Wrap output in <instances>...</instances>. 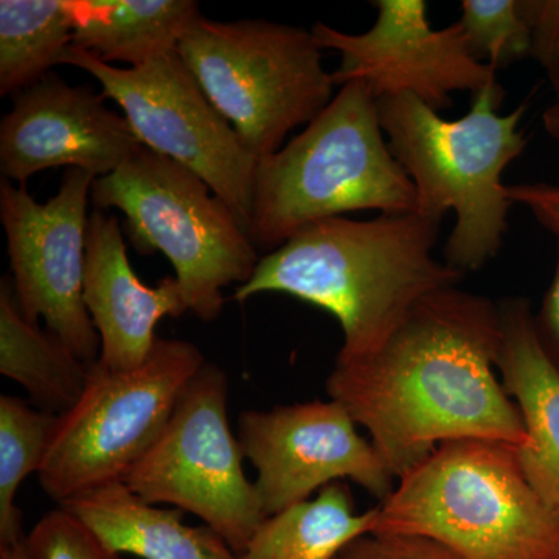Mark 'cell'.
Returning a JSON list of instances; mask_svg holds the SVG:
<instances>
[{
    "mask_svg": "<svg viewBox=\"0 0 559 559\" xmlns=\"http://www.w3.org/2000/svg\"><path fill=\"white\" fill-rule=\"evenodd\" d=\"M499 305L459 289L419 301L377 352L336 362L326 380L395 480L443 443H527L524 421L498 371Z\"/></svg>",
    "mask_w": 559,
    "mask_h": 559,
    "instance_id": "1",
    "label": "cell"
},
{
    "mask_svg": "<svg viewBox=\"0 0 559 559\" xmlns=\"http://www.w3.org/2000/svg\"><path fill=\"white\" fill-rule=\"evenodd\" d=\"M440 226L419 212L319 221L264 255L234 299L278 293L314 305L340 322L336 362L366 358L419 301L465 275L433 257Z\"/></svg>",
    "mask_w": 559,
    "mask_h": 559,
    "instance_id": "2",
    "label": "cell"
},
{
    "mask_svg": "<svg viewBox=\"0 0 559 559\" xmlns=\"http://www.w3.org/2000/svg\"><path fill=\"white\" fill-rule=\"evenodd\" d=\"M473 97L457 120L443 119L414 95L378 98L390 150L417 189V212L440 219L455 213L444 263L462 274L479 271L502 249L513 205L502 176L528 145L521 128L527 106L500 116L499 83Z\"/></svg>",
    "mask_w": 559,
    "mask_h": 559,
    "instance_id": "3",
    "label": "cell"
},
{
    "mask_svg": "<svg viewBox=\"0 0 559 559\" xmlns=\"http://www.w3.org/2000/svg\"><path fill=\"white\" fill-rule=\"evenodd\" d=\"M378 98L352 81L297 138L259 162L248 234L271 253L319 221L348 212H417V189L393 156Z\"/></svg>",
    "mask_w": 559,
    "mask_h": 559,
    "instance_id": "4",
    "label": "cell"
},
{
    "mask_svg": "<svg viewBox=\"0 0 559 559\" xmlns=\"http://www.w3.org/2000/svg\"><path fill=\"white\" fill-rule=\"evenodd\" d=\"M374 532L432 539L460 559H559V513L502 441L430 452L381 500Z\"/></svg>",
    "mask_w": 559,
    "mask_h": 559,
    "instance_id": "5",
    "label": "cell"
},
{
    "mask_svg": "<svg viewBox=\"0 0 559 559\" xmlns=\"http://www.w3.org/2000/svg\"><path fill=\"white\" fill-rule=\"evenodd\" d=\"M91 200L95 209L123 213L140 253L171 261L189 310L202 322L218 319L223 289L245 285L259 266V250L229 205L197 173L146 146L95 179Z\"/></svg>",
    "mask_w": 559,
    "mask_h": 559,
    "instance_id": "6",
    "label": "cell"
},
{
    "mask_svg": "<svg viewBox=\"0 0 559 559\" xmlns=\"http://www.w3.org/2000/svg\"><path fill=\"white\" fill-rule=\"evenodd\" d=\"M178 51L209 100L257 160L283 148L333 100V73L311 31L275 22L201 17Z\"/></svg>",
    "mask_w": 559,
    "mask_h": 559,
    "instance_id": "7",
    "label": "cell"
},
{
    "mask_svg": "<svg viewBox=\"0 0 559 559\" xmlns=\"http://www.w3.org/2000/svg\"><path fill=\"white\" fill-rule=\"evenodd\" d=\"M205 360L189 341L157 337L142 366L109 370L95 362L79 403L58 417L38 473L58 506L121 484L159 439L183 390Z\"/></svg>",
    "mask_w": 559,
    "mask_h": 559,
    "instance_id": "8",
    "label": "cell"
},
{
    "mask_svg": "<svg viewBox=\"0 0 559 559\" xmlns=\"http://www.w3.org/2000/svg\"><path fill=\"white\" fill-rule=\"evenodd\" d=\"M227 406L229 378L216 364L205 362L123 484L151 506L193 513L242 555L266 514L255 484L246 476Z\"/></svg>",
    "mask_w": 559,
    "mask_h": 559,
    "instance_id": "9",
    "label": "cell"
},
{
    "mask_svg": "<svg viewBox=\"0 0 559 559\" xmlns=\"http://www.w3.org/2000/svg\"><path fill=\"white\" fill-rule=\"evenodd\" d=\"M60 64L91 73L103 97L123 109L143 146L197 173L249 229L259 160L209 100L178 50L140 68L117 69L70 46Z\"/></svg>",
    "mask_w": 559,
    "mask_h": 559,
    "instance_id": "10",
    "label": "cell"
},
{
    "mask_svg": "<svg viewBox=\"0 0 559 559\" xmlns=\"http://www.w3.org/2000/svg\"><path fill=\"white\" fill-rule=\"evenodd\" d=\"M94 175L69 168L60 190L40 204L25 187L0 183V221L7 237L14 296L32 323L64 342L83 362H97L102 342L84 305L87 201Z\"/></svg>",
    "mask_w": 559,
    "mask_h": 559,
    "instance_id": "11",
    "label": "cell"
},
{
    "mask_svg": "<svg viewBox=\"0 0 559 559\" xmlns=\"http://www.w3.org/2000/svg\"><path fill=\"white\" fill-rule=\"evenodd\" d=\"M237 437L257 471L253 484L266 518L334 481H355L381 500L395 488L381 455L334 400L242 412Z\"/></svg>",
    "mask_w": 559,
    "mask_h": 559,
    "instance_id": "12",
    "label": "cell"
},
{
    "mask_svg": "<svg viewBox=\"0 0 559 559\" xmlns=\"http://www.w3.org/2000/svg\"><path fill=\"white\" fill-rule=\"evenodd\" d=\"M370 31L349 35L316 22L312 35L322 50L340 51L334 84L362 81L374 97L414 95L433 110L451 106V94H479L498 84L496 70L477 61L457 22L430 27L425 0H374Z\"/></svg>",
    "mask_w": 559,
    "mask_h": 559,
    "instance_id": "13",
    "label": "cell"
},
{
    "mask_svg": "<svg viewBox=\"0 0 559 559\" xmlns=\"http://www.w3.org/2000/svg\"><path fill=\"white\" fill-rule=\"evenodd\" d=\"M142 146L127 117L109 109L103 95L50 72L13 95L0 123V173L21 183L61 167L103 178Z\"/></svg>",
    "mask_w": 559,
    "mask_h": 559,
    "instance_id": "14",
    "label": "cell"
},
{
    "mask_svg": "<svg viewBox=\"0 0 559 559\" xmlns=\"http://www.w3.org/2000/svg\"><path fill=\"white\" fill-rule=\"evenodd\" d=\"M83 299L100 336L97 362L109 370L142 366L159 337L157 323L190 311L178 278L146 286L138 277L119 221L100 209L94 210L87 224Z\"/></svg>",
    "mask_w": 559,
    "mask_h": 559,
    "instance_id": "15",
    "label": "cell"
},
{
    "mask_svg": "<svg viewBox=\"0 0 559 559\" xmlns=\"http://www.w3.org/2000/svg\"><path fill=\"white\" fill-rule=\"evenodd\" d=\"M499 311V377L527 432L518 457L532 487L559 513V362L540 340L527 300L503 301Z\"/></svg>",
    "mask_w": 559,
    "mask_h": 559,
    "instance_id": "16",
    "label": "cell"
},
{
    "mask_svg": "<svg viewBox=\"0 0 559 559\" xmlns=\"http://www.w3.org/2000/svg\"><path fill=\"white\" fill-rule=\"evenodd\" d=\"M117 554L140 559H242L215 530L183 524V511L151 506L127 485H109L64 503Z\"/></svg>",
    "mask_w": 559,
    "mask_h": 559,
    "instance_id": "17",
    "label": "cell"
},
{
    "mask_svg": "<svg viewBox=\"0 0 559 559\" xmlns=\"http://www.w3.org/2000/svg\"><path fill=\"white\" fill-rule=\"evenodd\" d=\"M201 17L193 0H83V20L72 46L106 64L140 68L178 50Z\"/></svg>",
    "mask_w": 559,
    "mask_h": 559,
    "instance_id": "18",
    "label": "cell"
},
{
    "mask_svg": "<svg viewBox=\"0 0 559 559\" xmlns=\"http://www.w3.org/2000/svg\"><path fill=\"white\" fill-rule=\"evenodd\" d=\"M90 364L83 362L50 331L24 318L13 282H0V373L17 382L31 396L32 406L61 417L79 403Z\"/></svg>",
    "mask_w": 559,
    "mask_h": 559,
    "instance_id": "19",
    "label": "cell"
},
{
    "mask_svg": "<svg viewBox=\"0 0 559 559\" xmlns=\"http://www.w3.org/2000/svg\"><path fill=\"white\" fill-rule=\"evenodd\" d=\"M378 507L358 513L347 481H334L314 499L261 522L242 559H336L360 536L373 533Z\"/></svg>",
    "mask_w": 559,
    "mask_h": 559,
    "instance_id": "20",
    "label": "cell"
},
{
    "mask_svg": "<svg viewBox=\"0 0 559 559\" xmlns=\"http://www.w3.org/2000/svg\"><path fill=\"white\" fill-rule=\"evenodd\" d=\"M83 0L0 2V95H14L49 75L72 46Z\"/></svg>",
    "mask_w": 559,
    "mask_h": 559,
    "instance_id": "21",
    "label": "cell"
},
{
    "mask_svg": "<svg viewBox=\"0 0 559 559\" xmlns=\"http://www.w3.org/2000/svg\"><path fill=\"white\" fill-rule=\"evenodd\" d=\"M57 419L17 396H0V546L25 539L17 492L31 474L39 473Z\"/></svg>",
    "mask_w": 559,
    "mask_h": 559,
    "instance_id": "22",
    "label": "cell"
},
{
    "mask_svg": "<svg viewBox=\"0 0 559 559\" xmlns=\"http://www.w3.org/2000/svg\"><path fill=\"white\" fill-rule=\"evenodd\" d=\"M457 24L474 58L495 70L532 57V32L520 0H463Z\"/></svg>",
    "mask_w": 559,
    "mask_h": 559,
    "instance_id": "23",
    "label": "cell"
},
{
    "mask_svg": "<svg viewBox=\"0 0 559 559\" xmlns=\"http://www.w3.org/2000/svg\"><path fill=\"white\" fill-rule=\"evenodd\" d=\"M27 559H120L95 530L66 507L44 514L24 539Z\"/></svg>",
    "mask_w": 559,
    "mask_h": 559,
    "instance_id": "24",
    "label": "cell"
},
{
    "mask_svg": "<svg viewBox=\"0 0 559 559\" xmlns=\"http://www.w3.org/2000/svg\"><path fill=\"white\" fill-rule=\"evenodd\" d=\"M336 559H460L454 551L421 536L373 532L353 540Z\"/></svg>",
    "mask_w": 559,
    "mask_h": 559,
    "instance_id": "25",
    "label": "cell"
},
{
    "mask_svg": "<svg viewBox=\"0 0 559 559\" xmlns=\"http://www.w3.org/2000/svg\"><path fill=\"white\" fill-rule=\"evenodd\" d=\"M522 14L532 32V58L559 83V0H520Z\"/></svg>",
    "mask_w": 559,
    "mask_h": 559,
    "instance_id": "26",
    "label": "cell"
},
{
    "mask_svg": "<svg viewBox=\"0 0 559 559\" xmlns=\"http://www.w3.org/2000/svg\"><path fill=\"white\" fill-rule=\"evenodd\" d=\"M507 197L513 204L524 205L540 226L559 240V186L551 183H518L507 187Z\"/></svg>",
    "mask_w": 559,
    "mask_h": 559,
    "instance_id": "27",
    "label": "cell"
},
{
    "mask_svg": "<svg viewBox=\"0 0 559 559\" xmlns=\"http://www.w3.org/2000/svg\"><path fill=\"white\" fill-rule=\"evenodd\" d=\"M536 326L544 345L549 349L555 359H559V240H558V260L555 266L554 278L546 297H544L543 307H540L538 318H535Z\"/></svg>",
    "mask_w": 559,
    "mask_h": 559,
    "instance_id": "28",
    "label": "cell"
},
{
    "mask_svg": "<svg viewBox=\"0 0 559 559\" xmlns=\"http://www.w3.org/2000/svg\"><path fill=\"white\" fill-rule=\"evenodd\" d=\"M557 90V100L551 103L543 116L544 128L550 138L559 140V83L555 86Z\"/></svg>",
    "mask_w": 559,
    "mask_h": 559,
    "instance_id": "29",
    "label": "cell"
},
{
    "mask_svg": "<svg viewBox=\"0 0 559 559\" xmlns=\"http://www.w3.org/2000/svg\"><path fill=\"white\" fill-rule=\"evenodd\" d=\"M0 559H27L24 540L21 544H14V546H0Z\"/></svg>",
    "mask_w": 559,
    "mask_h": 559,
    "instance_id": "30",
    "label": "cell"
}]
</instances>
